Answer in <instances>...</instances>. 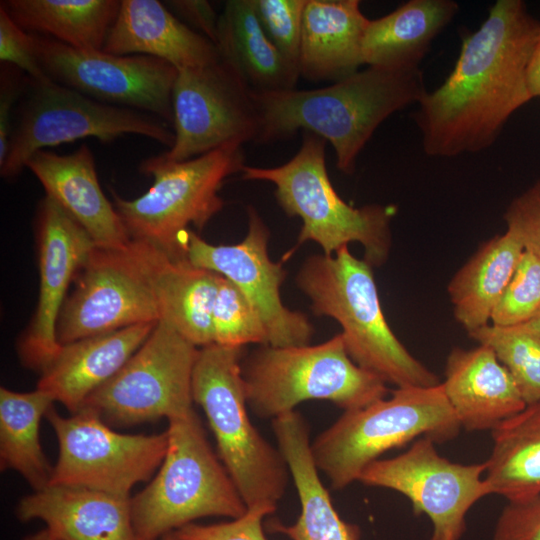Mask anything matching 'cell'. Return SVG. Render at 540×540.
<instances>
[{
    "instance_id": "6da1fadb",
    "label": "cell",
    "mask_w": 540,
    "mask_h": 540,
    "mask_svg": "<svg viewBox=\"0 0 540 540\" xmlns=\"http://www.w3.org/2000/svg\"><path fill=\"white\" fill-rule=\"evenodd\" d=\"M539 35L540 22L522 0H498L481 26L462 37L451 73L414 115L428 156L477 153L496 141L533 99L527 73Z\"/></svg>"
},
{
    "instance_id": "7a4b0ae2",
    "label": "cell",
    "mask_w": 540,
    "mask_h": 540,
    "mask_svg": "<svg viewBox=\"0 0 540 540\" xmlns=\"http://www.w3.org/2000/svg\"><path fill=\"white\" fill-rule=\"evenodd\" d=\"M427 92L419 67L379 66L323 88L252 92L261 119L257 142L283 140L299 130L314 133L334 148L337 168L351 174L377 127Z\"/></svg>"
},
{
    "instance_id": "3957f363",
    "label": "cell",
    "mask_w": 540,
    "mask_h": 540,
    "mask_svg": "<svg viewBox=\"0 0 540 540\" xmlns=\"http://www.w3.org/2000/svg\"><path fill=\"white\" fill-rule=\"evenodd\" d=\"M297 285L318 316L335 319L349 357L397 388L433 387L435 373L417 360L391 330L382 311L372 266L354 257L348 246L334 256L308 258Z\"/></svg>"
},
{
    "instance_id": "277c9868",
    "label": "cell",
    "mask_w": 540,
    "mask_h": 540,
    "mask_svg": "<svg viewBox=\"0 0 540 540\" xmlns=\"http://www.w3.org/2000/svg\"><path fill=\"white\" fill-rule=\"evenodd\" d=\"M168 422L166 456L148 486L131 497L137 540H159L196 519H236L247 510L194 409Z\"/></svg>"
},
{
    "instance_id": "5b68a950",
    "label": "cell",
    "mask_w": 540,
    "mask_h": 540,
    "mask_svg": "<svg viewBox=\"0 0 540 540\" xmlns=\"http://www.w3.org/2000/svg\"><path fill=\"white\" fill-rule=\"evenodd\" d=\"M241 358L242 348L201 347L193 369L192 397L207 417L218 457L247 508H277L290 472L279 448L249 418Z\"/></svg>"
},
{
    "instance_id": "8992f818",
    "label": "cell",
    "mask_w": 540,
    "mask_h": 540,
    "mask_svg": "<svg viewBox=\"0 0 540 540\" xmlns=\"http://www.w3.org/2000/svg\"><path fill=\"white\" fill-rule=\"evenodd\" d=\"M460 428L441 383L397 388L389 399L344 411L311 442V452L330 487L341 490L358 481L364 468L383 453L421 437L445 442Z\"/></svg>"
},
{
    "instance_id": "52a82bcc",
    "label": "cell",
    "mask_w": 540,
    "mask_h": 540,
    "mask_svg": "<svg viewBox=\"0 0 540 540\" xmlns=\"http://www.w3.org/2000/svg\"><path fill=\"white\" fill-rule=\"evenodd\" d=\"M325 145L323 138L303 131L301 146L288 162L271 168L245 165L242 178L275 185V197L284 212L303 222L298 244L314 241L331 256L350 242H359L364 260L372 267L380 266L389 254L394 211L378 204L354 208L346 203L329 179Z\"/></svg>"
},
{
    "instance_id": "ba28073f",
    "label": "cell",
    "mask_w": 540,
    "mask_h": 540,
    "mask_svg": "<svg viewBox=\"0 0 540 540\" xmlns=\"http://www.w3.org/2000/svg\"><path fill=\"white\" fill-rule=\"evenodd\" d=\"M242 145L227 143L180 162L162 155L143 161L141 172L153 177L147 192L133 200L113 193V205L131 240L185 257L188 227L201 230L223 208L219 191L224 181L245 166Z\"/></svg>"
},
{
    "instance_id": "9c48e42d",
    "label": "cell",
    "mask_w": 540,
    "mask_h": 540,
    "mask_svg": "<svg viewBox=\"0 0 540 540\" xmlns=\"http://www.w3.org/2000/svg\"><path fill=\"white\" fill-rule=\"evenodd\" d=\"M242 376L248 407L272 420L307 400L351 411L388 393L381 378L349 357L341 333L318 345H263L242 363Z\"/></svg>"
},
{
    "instance_id": "30bf717a",
    "label": "cell",
    "mask_w": 540,
    "mask_h": 540,
    "mask_svg": "<svg viewBox=\"0 0 540 540\" xmlns=\"http://www.w3.org/2000/svg\"><path fill=\"white\" fill-rule=\"evenodd\" d=\"M11 127L0 173L17 176L37 151L87 137L111 142L125 134L148 137L169 148L174 132L164 120L139 110L92 99L52 79L28 77Z\"/></svg>"
},
{
    "instance_id": "8fae6325",
    "label": "cell",
    "mask_w": 540,
    "mask_h": 540,
    "mask_svg": "<svg viewBox=\"0 0 540 540\" xmlns=\"http://www.w3.org/2000/svg\"><path fill=\"white\" fill-rule=\"evenodd\" d=\"M158 248L131 240L124 249L95 247L79 269L57 323V340L66 345L142 323H157L154 288Z\"/></svg>"
},
{
    "instance_id": "7c38bea8",
    "label": "cell",
    "mask_w": 540,
    "mask_h": 540,
    "mask_svg": "<svg viewBox=\"0 0 540 540\" xmlns=\"http://www.w3.org/2000/svg\"><path fill=\"white\" fill-rule=\"evenodd\" d=\"M199 349L165 321L123 367L83 403L110 427H130L193 410L192 375Z\"/></svg>"
},
{
    "instance_id": "4fadbf2b",
    "label": "cell",
    "mask_w": 540,
    "mask_h": 540,
    "mask_svg": "<svg viewBox=\"0 0 540 540\" xmlns=\"http://www.w3.org/2000/svg\"><path fill=\"white\" fill-rule=\"evenodd\" d=\"M45 417L59 446L49 485L131 497V489L150 480L167 453V431L152 435L118 433L87 408L63 417L52 407Z\"/></svg>"
},
{
    "instance_id": "5bb4252c",
    "label": "cell",
    "mask_w": 540,
    "mask_h": 540,
    "mask_svg": "<svg viewBox=\"0 0 540 540\" xmlns=\"http://www.w3.org/2000/svg\"><path fill=\"white\" fill-rule=\"evenodd\" d=\"M174 142L161 154L180 162L224 144L257 142L261 119L252 96L222 59L179 69L172 93Z\"/></svg>"
},
{
    "instance_id": "9a60e30c",
    "label": "cell",
    "mask_w": 540,
    "mask_h": 540,
    "mask_svg": "<svg viewBox=\"0 0 540 540\" xmlns=\"http://www.w3.org/2000/svg\"><path fill=\"white\" fill-rule=\"evenodd\" d=\"M35 38L38 61L53 81L99 102L146 112L172 124L178 70L170 63L150 56L76 49L40 35Z\"/></svg>"
},
{
    "instance_id": "2e32d148",
    "label": "cell",
    "mask_w": 540,
    "mask_h": 540,
    "mask_svg": "<svg viewBox=\"0 0 540 540\" xmlns=\"http://www.w3.org/2000/svg\"><path fill=\"white\" fill-rule=\"evenodd\" d=\"M485 469V462H452L437 452L432 439L421 437L401 455L370 463L358 481L406 496L415 514L430 518V540H459L468 510L490 495L482 477Z\"/></svg>"
},
{
    "instance_id": "e0dca14e",
    "label": "cell",
    "mask_w": 540,
    "mask_h": 540,
    "mask_svg": "<svg viewBox=\"0 0 540 540\" xmlns=\"http://www.w3.org/2000/svg\"><path fill=\"white\" fill-rule=\"evenodd\" d=\"M248 216V232L237 244L213 245L188 230L185 257L194 266L225 277L243 293L265 325L268 345H309L314 329L307 316L282 303L280 287L286 271L282 263L269 258V229L253 207L248 208Z\"/></svg>"
},
{
    "instance_id": "ac0fdd59",
    "label": "cell",
    "mask_w": 540,
    "mask_h": 540,
    "mask_svg": "<svg viewBox=\"0 0 540 540\" xmlns=\"http://www.w3.org/2000/svg\"><path fill=\"white\" fill-rule=\"evenodd\" d=\"M40 290L34 318L19 345L22 363L42 371L57 355L58 318L76 272L96 247L85 229L46 196L37 213Z\"/></svg>"
},
{
    "instance_id": "d6986e66",
    "label": "cell",
    "mask_w": 540,
    "mask_h": 540,
    "mask_svg": "<svg viewBox=\"0 0 540 540\" xmlns=\"http://www.w3.org/2000/svg\"><path fill=\"white\" fill-rule=\"evenodd\" d=\"M26 167L40 181L46 196L72 216L97 247L124 249L130 244L120 216L101 189L88 145L82 144L66 155L46 149L37 151Z\"/></svg>"
},
{
    "instance_id": "ffe728a7",
    "label": "cell",
    "mask_w": 540,
    "mask_h": 540,
    "mask_svg": "<svg viewBox=\"0 0 540 540\" xmlns=\"http://www.w3.org/2000/svg\"><path fill=\"white\" fill-rule=\"evenodd\" d=\"M164 60L177 70L221 59L217 46L194 31L157 0H122L102 49Z\"/></svg>"
},
{
    "instance_id": "44dd1931",
    "label": "cell",
    "mask_w": 540,
    "mask_h": 540,
    "mask_svg": "<svg viewBox=\"0 0 540 540\" xmlns=\"http://www.w3.org/2000/svg\"><path fill=\"white\" fill-rule=\"evenodd\" d=\"M444 375V394L467 431L492 430L526 406L509 371L485 345L454 348Z\"/></svg>"
},
{
    "instance_id": "7402d4cb",
    "label": "cell",
    "mask_w": 540,
    "mask_h": 540,
    "mask_svg": "<svg viewBox=\"0 0 540 540\" xmlns=\"http://www.w3.org/2000/svg\"><path fill=\"white\" fill-rule=\"evenodd\" d=\"M16 515L23 522L42 520L60 540H137L131 497L48 485L21 498Z\"/></svg>"
},
{
    "instance_id": "603a6c76",
    "label": "cell",
    "mask_w": 540,
    "mask_h": 540,
    "mask_svg": "<svg viewBox=\"0 0 540 540\" xmlns=\"http://www.w3.org/2000/svg\"><path fill=\"white\" fill-rule=\"evenodd\" d=\"M157 323H142L61 345L41 371L37 388L71 414L113 377L148 338Z\"/></svg>"
},
{
    "instance_id": "cb8c5ba5",
    "label": "cell",
    "mask_w": 540,
    "mask_h": 540,
    "mask_svg": "<svg viewBox=\"0 0 540 540\" xmlns=\"http://www.w3.org/2000/svg\"><path fill=\"white\" fill-rule=\"evenodd\" d=\"M272 428L295 484L301 511L292 525L271 521L270 531L291 540H360V528L340 518L319 477L303 416L297 411L286 413L272 420Z\"/></svg>"
},
{
    "instance_id": "d4e9b609",
    "label": "cell",
    "mask_w": 540,
    "mask_h": 540,
    "mask_svg": "<svg viewBox=\"0 0 540 540\" xmlns=\"http://www.w3.org/2000/svg\"><path fill=\"white\" fill-rule=\"evenodd\" d=\"M369 19L358 0H307L301 29L299 74L311 81H340L363 65Z\"/></svg>"
},
{
    "instance_id": "484cf974",
    "label": "cell",
    "mask_w": 540,
    "mask_h": 540,
    "mask_svg": "<svg viewBox=\"0 0 540 540\" xmlns=\"http://www.w3.org/2000/svg\"><path fill=\"white\" fill-rule=\"evenodd\" d=\"M216 46L221 59L252 92L295 89L299 71L267 36L253 0H229L225 3L218 16Z\"/></svg>"
},
{
    "instance_id": "4316f807",
    "label": "cell",
    "mask_w": 540,
    "mask_h": 540,
    "mask_svg": "<svg viewBox=\"0 0 540 540\" xmlns=\"http://www.w3.org/2000/svg\"><path fill=\"white\" fill-rule=\"evenodd\" d=\"M459 6L453 0H410L367 24L363 63L387 68H415L433 39L452 21Z\"/></svg>"
},
{
    "instance_id": "83f0119b",
    "label": "cell",
    "mask_w": 540,
    "mask_h": 540,
    "mask_svg": "<svg viewBox=\"0 0 540 540\" xmlns=\"http://www.w3.org/2000/svg\"><path fill=\"white\" fill-rule=\"evenodd\" d=\"M524 250L506 230L484 242L452 277L447 291L454 317L468 334L489 325Z\"/></svg>"
},
{
    "instance_id": "f1b7e54d",
    "label": "cell",
    "mask_w": 540,
    "mask_h": 540,
    "mask_svg": "<svg viewBox=\"0 0 540 540\" xmlns=\"http://www.w3.org/2000/svg\"><path fill=\"white\" fill-rule=\"evenodd\" d=\"M220 277L158 248L153 279L160 320L197 347L213 344L212 309Z\"/></svg>"
},
{
    "instance_id": "f546056e",
    "label": "cell",
    "mask_w": 540,
    "mask_h": 540,
    "mask_svg": "<svg viewBox=\"0 0 540 540\" xmlns=\"http://www.w3.org/2000/svg\"><path fill=\"white\" fill-rule=\"evenodd\" d=\"M491 433L493 447L484 477L490 495L508 502L540 495V401L527 404Z\"/></svg>"
},
{
    "instance_id": "4dcf8cb0",
    "label": "cell",
    "mask_w": 540,
    "mask_h": 540,
    "mask_svg": "<svg viewBox=\"0 0 540 540\" xmlns=\"http://www.w3.org/2000/svg\"><path fill=\"white\" fill-rule=\"evenodd\" d=\"M9 16L25 31L70 47L102 50L118 14V0H6Z\"/></svg>"
},
{
    "instance_id": "1f68e13d",
    "label": "cell",
    "mask_w": 540,
    "mask_h": 540,
    "mask_svg": "<svg viewBox=\"0 0 540 540\" xmlns=\"http://www.w3.org/2000/svg\"><path fill=\"white\" fill-rule=\"evenodd\" d=\"M54 402L38 388L31 392L0 389V469L16 471L34 491L51 481L53 466L42 450L39 426Z\"/></svg>"
},
{
    "instance_id": "d6a6232c",
    "label": "cell",
    "mask_w": 540,
    "mask_h": 540,
    "mask_svg": "<svg viewBox=\"0 0 540 540\" xmlns=\"http://www.w3.org/2000/svg\"><path fill=\"white\" fill-rule=\"evenodd\" d=\"M469 336L489 347L509 371L524 402L540 401V337L520 325H487Z\"/></svg>"
},
{
    "instance_id": "836d02e7",
    "label": "cell",
    "mask_w": 540,
    "mask_h": 540,
    "mask_svg": "<svg viewBox=\"0 0 540 540\" xmlns=\"http://www.w3.org/2000/svg\"><path fill=\"white\" fill-rule=\"evenodd\" d=\"M213 344L243 348L247 344L268 345L260 315L243 293L221 276L212 309Z\"/></svg>"
},
{
    "instance_id": "e575fe53",
    "label": "cell",
    "mask_w": 540,
    "mask_h": 540,
    "mask_svg": "<svg viewBox=\"0 0 540 540\" xmlns=\"http://www.w3.org/2000/svg\"><path fill=\"white\" fill-rule=\"evenodd\" d=\"M540 310V258L524 250L491 316L492 325L510 327L529 321Z\"/></svg>"
},
{
    "instance_id": "d590c367",
    "label": "cell",
    "mask_w": 540,
    "mask_h": 540,
    "mask_svg": "<svg viewBox=\"0 0 540 540\" xmlns=\"http://www.w3.org/2000/svg\"><path fill=\"white\" fill-rule=\"evenodd\" d=\"M307 0H253L259 21L281 55L299 71L301 29Z\"/></svg>"
},
{
    "instance_id": "8d00e7d4",
    "label": "cell",
    "mask_w": 540,
    "mask_h": 540,
    "mask_svg": "<svg viewBox=\"0 0 540 540\" xmlns=\"http://www.w3.org/2000/svg\"><path fill=\"white\" fill-rule=\"evenodd\" d=\"M275 511L276 508L257 505L247 508L239 518L209 525L190 523L174 534L179 540H267L262 521Z\"/></svg>"
},
{
    "instance_id": "74e56055",
    "label": "cell",
    "mask_w": 540,
    "mask_h": 540,
    "mask_svg": "<svg viewBox=\"0 0 540 540\" xmlns=\"http://www.w3.org/2000/svg\"><path fill=\"white\" fill-rule=\"evenodd\" d=\"M0 60L23 71L30 79H50L37 57L36 38L21 28L0 4Z\"/></svg>"
},
{
    "instance_id": "f35d334b",
    "label": "cell",
    "mask_w": 540,
    "mask_h": 540,
    "mask_svg": "<svg viewBox=\"0 0 540 540\" xmlns=\"http://www.w3.org/2000/svg\"><path fill=\"white\" fill-rule=\"evenodd\" d=\"M504 220L524 249L540 258V180L511 201Z\"/></svg>"
},
{
    "instance_id": "ab89813d",
    "label": "cell",
    "mask_w": 540,
    "mask_h": 540,
    "mask_svg": "<svg viewBox=\"0 0 540 540\" xmlns=\"http://www.w3.org/2000/svg\"><path fill=\"white\" fill-rule=\"evenodd\" d=\"M493 540H540V495L508 502L496 522Z\"/></svg>"
},
{
    "instance_id": "60d3db41",
    "label": "cell",
    "mask_w": 540,
    "mask_h": 540,
    "mask_svg": "<svg viewBox=\"0 0 540 540\" xmlns=\"http://www.w3.org/2000/svg\"><path fill=\"white\" fill-rule=\"evenodd\" d=\"M28 76L17 67L2 63L0 69V163L6 157L14 105L19 102Z\"/></svg>"
},
{
    "instance_id": "b9f144b4",
    "label": "cell",
    "mask_w": 540,
    "mask_h": 540,
    "mask_svg": "<svg viewBox=\"0 0 540 540\" xmlns=\"http://www.w3.org/2000/svg\"><path fill=\"white\" fill-rule=\"evenodd\" d=\"M165 3L216 45L218 17L208 1L174 0Z\"/></svg>"
},
{
    "instance_id": "7bdbcfd3",
    "label": "cell",
    "mask_w": 540,
    "mask_h": 540,
    "mask_svg": "<svg viewBox=\"0 0 540 540\" xmlns=\"http://www.w3.org/2000/svg\"><path fill=\"white\" fill-rule=\"evenodd\" d=\"M527 80L531 96L540 97V35L532 53Z\"/></svg>"
},
{
    "instance_id": "ee69618b",
    "label": "cell",
    "mask_w": 540,
    "mask_h": 540,
    "mask_svg": "<svg viewBox=\"0 0 540 540\" xmlns=\"http://www.w3.org/2000/svg\"><path fill=\"white\" fill-rule=\"evenodd\" d=\"M520 326L540 337V310L529 321Z\"/></svg>"
},
{
    "instance_id": "f6af8a7d",
    "label": "cell",
    "mask_w": 540,
    "mask_h": 540,
    "mask_svg": "<svg viewBox=\"0 0 540 540\" xmlns=\"http://www.w3.org/2000/svg\"><path fill=\"white\" fill-rule=\"evenodd\" d=\"M24 540H60V539H58L47 528H45L34 534L26 536Z\"/></svg>"
},
{
    "instance_id": "bcb514c9",
    "label": "cell",
    "mask_w": 540,
    "mask_h": 540,
    "mask_svg": "<svg viewBox=\"0 0 540 540\" xmlns=\"http://www.w3.org/2000/svg\"><path fill=\"white\" fill-rule=\"evenodd\" d=\"M161 540H179V539L175 536L174 532H172L165 535Z\"/></svg>"
}]
</instances>
